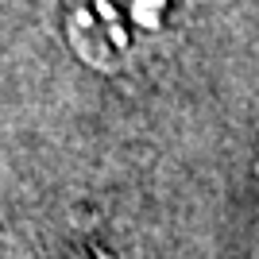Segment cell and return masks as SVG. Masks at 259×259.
Segmentation results:
<instances>
[{
  "label": "cell",
  "mask_w": 259,
  "mask_h": 259,
  "mask_svg": "<svg viewBox=\"0 0 259 259\" xmlns=\"http://www.w3.org/2000/svg\"><path fill=\"white\" fill-rule=\"evenodd\" d=\"M190 12L194 0H70L62 39L89 70L120 74L170 43Z\"/></svg>",
  "instance_id": "6da1fadb"
}]
</instances>
